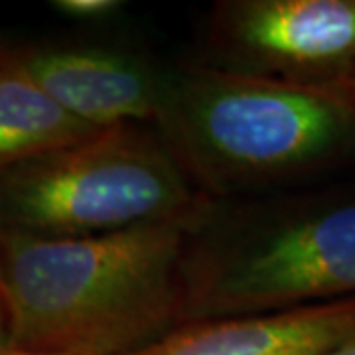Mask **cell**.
Wrapping results in <instances>:
<instances>
[{"mask_svg": "<svg viewBox=\"0 0 355 355\" xmlns=\"http://www.w3.org/2000/svg\"><path fill=\"white\" fill-rule=\"evenodd\" d=\"M191 223L46 239L0 231V308L10 345L130 355L184 326Z\"/></svg>", "mask_w": 355, "mask_h": 355, "instance_id": "obj_1", "label": "cell"}, {"mask_svg": "<svg viewBox=\"0 0 355 355\" xmlns=\"http://www.w3.org/2000/svg\"><path fill=\"white\" fill-rule=\"evenodd\" d=\"M216 202L316 174L355 150L349 85H308L217 65L168 71L154 121Z\"/></svg>", "mask_w": 355, "mask_h": 355, "instance_id": "obj_2", "label": "cell"}, {"mask_svg": "<svg viewBox=\"0 0 355 355\" xmlns=\"http://www.w3.org/2000/svg\"><path fill=\"white\" fill-rule=\"evenodd\" d=\"M184 326L355 298V196L214 207L184 251Z\"/></svg>", "mask_w": 355, "mask_h": 355, "instance_id": "obj_3", "label": "cell"}, {"mask_svg": "<svg viewBox=\"0 0 355 355\" xmlns=\"http://www.w3.org/2000/svg\"><path fill=\"white\" fill-rule=\"evenodd\" d=\"M214 203L154 125H116L0 176V231L73 239L196 225Z\"/></svg>", "mask_w": 355, "mask_h": 355, "instance_id": "obj_4", "label": "cell"}, {"mask_svg": "<svg viewBox=\"0 0 355 355\" xmlns=\"http://www.w3.org/2000/svg\"><path fill=\"white\" fill-rule=\"evenodd\" d=\"M211 65L308 85L355 77V0H225L209 18Z\"/></svg>", "mask_w": 355, "mask_h": 355, "instance_id": "obj_5", "label": "cell"}, {"mask_svg": "<svg viewBox=\"0 0 355 355\" xmlns=\"http://www.w3.org/2000/svg\"><path fill=\"white\" fill-rule=\"evenodd\" d=\"M0 67L97 128L154 125L168 85V71L146 58L99 46L0 48Z\"/></svg>", "mask_w": 355, "mask_h": 355, "instance_id": "obj_6", "label": "cell"}, {"mask_svg": "<svg viewBox=\"0 0 355 355\" xmlns=\"http://www.w3.org/2000/svg\"><path fill=\"white\" fill-rule=\"evenodd\" d=\"M355 336V298L180 326L130 355H324Z\"/></svg>", "mask_w": 355, "mask_h": 355, "instance_id": "obj_7", "label": "cell"}, {"mask_svg": "<svg viewBox=\"0 0 355 355\" xmlns=\"http://www.w3.org/2000/svg\"><path fill=\"white\" fill-rule=\"evenodd\" d=\"M99 130L67 113L26 77L0 67V176Z\"/></svg>", "mask_w": 355, "mask_h": 355, "instance_id": "obj_8", "label": "cell"}, {"mask_svg": "<svg viewBox=\"0 0 355 355\" xmlns=\"http://www.w3.org/2000/svg\"><path fill=\"white\" fill-rule=\"evenodd\" d=\"M121 0H53L51 8L76 20H101L123 10Z\"/></svg>", "mask_w": 355, "mask_h": 355, "instance_id": "obj_9", "label": "cell"}, {"mask_svg": "<svg viewBox=\"0 0 355 355\" xmlns=\"http://www.w3.org/2000/svg\"><path fill=\"white\" fill-rule=\"evenodd\" d=\"M10 336H8V326H6V318H4V312L0 308V352H6L10 349Z\"/></svg>", "mask_w": 355, "mask_h": 355, "instance_id": "obj_10", "label": "cell"}, {"mask_svg": "<svg viewBox=\"0 0 355 355\" xmlns=\"http://www.w3.org/2000/svg\"><path fill=\"white\" fill-rule=\"evenodd\" d=\"M324 355H355V336L349 338L345 343H342V345H338L336 349H331V352Z\"/></svg>", "mask_w": 355, "mask_h": 355, "instance_id": "obj_11", "label": "cell"}, {"mask_svg": "<svg viewBox=\"0 0 355 355\" xmlns=\"http://www.w3.org/2000/svg\"><path fill=\"white\" fill-rule=\"evenodd\" d=\"M0 355H65V354H48V352H28V349H18V347H10Z\"/></svg>", "mask_w": 355, "mask_h": 355, "instance_id": "obj_12", "label": "cell"}, {"mask_svg": "<svg viewBox=\"0 0 355 355\" xmlns=\"http://www.w3.org/2000/svg\"><path fill=\"white\" fill-rule=\"evenodd\" d=\"M349 93H352V99H354V105H355V77H354V81L349 83Z\"/></svg>", "mask_w": 355, "mask_h": 355, "instance_id": "obj_13", "label": "cell"}, {"mask_svg": "<svg viewBox=\"0 0 355 355\" xmlns=\"http://www.w3.org/2000/svg\"><path fill=\"white\" fill-rule=\"evenodd\" d=\"M0 354H2V352H0Z\"/></svg>", "mask_w": 355, "mask_h": 355, "instance_id": "obj_14", "label": "cell"}]
</instances>
